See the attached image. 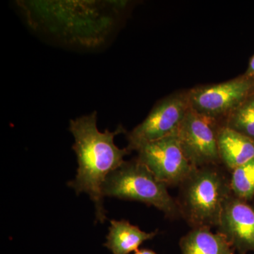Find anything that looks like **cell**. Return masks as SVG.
<instances>
[{
    "mask_svg": "<svg viewBox=\"0 0 254 254\" xmlns=\"http://www.w3.org/2000/svg\"><path fill=\"white\" fill-rule=\"evenodd\" d=\"M69 131L74 138L72 148L77 157L78 169L74 180L67 183L77 194L89 195L95 208L96 220L103 223L107 211L103 203V186L107 177L121 166L127 155V148L115 145V137L126 133L119 126L116 130L100 131L97 127V112L71 120Z\"/></svg>",
    "mask_w": 254,
    "mask_h": 254,
    "instance_id": "obj_1",
    "label": "cell"
},
{
    "mask_svg": "<svg viewBox=\"0 0 254 254\" xmlns=\"http://www.w3.org/2000/svg\"><path fill=\"white\" fill-rule=\"evenodd\" d=\"M221 165L193 169L179 186L181 218L192 228L218 227L224 205L232 194L230 176Z\"/></svg>",
    "mask_w": 254,
    "mask_h": 254,
    "instance_id": "obj_2",
    "label": "cell"
},
{
    "mask_svg": "<svg viewBox=\"0 0 254 254\" xmlns=\"http://www.w3.org/2000/svg\"><path fill=\"white\" fill-rule=\"evenodd\" d=\"M168 188L136 158L124 162L108 175L103 184V194L155 207L170 220L181 218L176 198L170 194Z\"/></svg>",
    "mask_w": 254,
    "mask_h": 254,
    "instance_id": "obj_3",
    "label": "cell"
},
{
    "mask_svg": "<svg viewBox=\"0 0 254 254\" xmlns=\"http://www.w3.org/2000/svg\"><path fill=\"white\" fill-rule=\"evenodd\" d=\"M254 93V78L245 76L188 92L190 108L220 124Z\"/></svg>",
    "mask_w": 254,
    "mask_h": 254,
    "instance_id": "obj_4",
    "label": "cell"
},
{
    "mask_svg": "<svg viewBox=\"0 0 254 254\" xmlns=\"http://www.w3.org/2000/svg\"><path fill=\"white\" fill-rule=\"evenodd\" d=\"M190 108L188 93H175L160 100L141 124L125 133L127 149L137 151L147 143L176 134Z\"/></svg>",
    "mask_w": 254,
    "mask_h": 254,
    "instance_id": "obj_5",
    "label": "cell"
},
{
    "mask_svg": "<svg viewBox=\"0 0 254 254\" xmlns=\"http://www.w3.org/2000/svg\"><path fill=\"white\" fill-rule=\"evenodd\" d=\"M221 125L190 108L177 132L182 151L194 168L221 165L218 132Z\"/></svg>",
    "mask_w": 254,
    "mask_h": 254,
    "instance_id": "obj_6",
    "label": "cell"
},
{
    "mask_svg": "<svg viewBox=\"0 0 254 254\" xmlns=\"http://www.w3.org/2000/svg\"><path fill=\"white\" fill-rule=\"evenodd\" d=\"M138 160L168 187H179L194 169L182 151L176 134L150 142L138 150Z\"/></svg>",
    "mask_w": 254,
    "mask_h": 254,
    "instance_id": "obj_7",
    "label": "cell"
},
{
    "mask_svg": "<svg viewBox=\"0 0 254 254\" xmlns=\"http://www.w3.org/2000/svg\"><path fill=\"white\" fill-rule=\"evenodd\" d=\"M238 254L254 252V206L232 194L222 210L217 231Z\"/></svg>",
    "mask_w": 254,
    "mask_h": 254,
    "instance_id": "obj_8",
    "label": "cell"
},
{
    "mask_svg": "<svg viewBox=\"0 0 254 254\" xmlns=\"http://www.w3.org/2000/svg\"><path fill=\"white\" fill-rule=\"evenodd\" d=\"M219 155L229 173L254 158V141L221 125L218 132Z\"/></svg>",
    "mask_w": 254,
    "mask_h": 254,
    "instance_id": "obj_9",
    "label": "cell"
},
{
    "mask_svg": "<svg viewBox=\"0 0 254 254\" xmlns=\"http://www.w3.org/2000/svg\"><path fill=\"white\" fill-rule=\"evenodd\" d=\"M158 234V230L145 232L127 220H111L109 232L104 246L113 254H129L136 252L140 246L152 240Z\"/></svg>",
    "mask_w": 254,
    "mask_h": 254,
    "instance_id": "obj_10",
    "label": "cell"
},
{
    "mask_svg": "<svg viewBox=\"0 0 254 254\" xmlns=\"http://www.w3.org/2000/svg\"><path fill=\"white\" fill-rule=\"evenodd\" d=\"M179 245L182 254H237L225 237L208 227L192 228Z\"/></svg>",
    "mask_w": 254,
    "mask_h": 254,
    "instance_id": "obj_11",
    "label": "cell"
},
{
    "mask_svg": "<svg viewBox=\"0 0 254 254\" xmlns=\"http://www.w3.org/2000/svg\"><path fill=\"white\" fill-rule=\"evenodd\" d=\"M230 174L232 194L241 199L252 201L254 198V158Z\"/></svg>",
    "mask_w": 254,
    "mask_h": 254,
    "instance_id": "obj_12",
    "label": "cell"
},
{
    "mask_svg": "<svg viewBox=\"0 0 254 254\" xmlns=\"http://www.w3.org/2000/svg\"><path fill=\"white\" fill-rule=\"evenodd\" d=\"M222 125L254 141V93L229 115Z\"/></svg>",
    "mask_w": 254,
    "mask_h": 254,
    "instance_id": "obj_13",
    "label": "cell"
},
{
    "mask_svg": "<svg viewBox=\"0 0 254 254\" xmlns=\"http://www.w3.org/2000/svg\"><path fill=\"white\" fill-rule=\"evenodd\" d=\"M245 76L247 77L254 78V55L251 60L250 66H249L248 69L245 73Z\"/></svg>",
    "mask_w": 254,
    "mask_h": 254,
    "instance_id": "obj_14",
    "label": "cell"
},
{
    "mask_svg": "<svg viewBox=\"0 0 254 254\" xmlns=\"http://www.w3.org/2000/svg\"><path fill=\"white\" fill-rule=\"evenodd\" d=\"M134 254H158L153 250H148V249H142V250H137Z\"/></svg>",
    "mask_w": 254,
    "mask_h": 254,
    "instance_id": "obj_15",
    "label": "cell"
}]
</instances>
